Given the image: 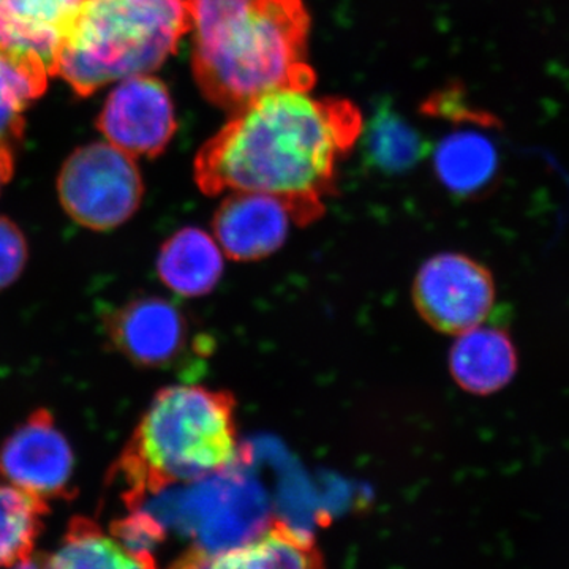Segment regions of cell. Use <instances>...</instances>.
<instances>
[{"instance_id":"1","label":"cell","mask_w":569,"mask_h":569,"mask_svg":"<svg viewBox=\"0 0 569 569\" xmlns=\"http://www.w3.org/2000/svg\"><path fill=\"white\" fill-rule=\"evenodd\" d=\"M362 116L343 99L280 89L233 112L194 159L206 194L258 192L290 206L295 223L323 216L336 190L337 167L355 148Z\"/></svg>"},{"instance_id":"2","label":"cell","mask_w":569,"mask_h":569,"mask_svg":"<svg viewBox=\"0 0 569 569\" xmlns=\"http://www.w3.org/2000/svg\"><path fill=\"white\" fill-rule=\"evenodd\" d=\"M194 81L233 112L280 89L312 91L310 17L302 0H183Z\"/></svg>"},{"instance_id":"3","label":"cell","mask_w":569,"mask_h":569,"mask_svg":"<svg viewBox=\"0 0 569 569\" xmlns=\"http://www.w3.org/2000/svg\"><path fill=\"white\" fill-rule=\"evenodd\" d=\"M236 400L230 392L176 385L153 397L112 468L123 500L140 508L179 482L203 481L238 462Z\"/></svg>"},{"instance_id":"4","label":"cell","mask_w":569,"mask_h":569,"mask_svg":"<svg viewBox=\"0 0 569 569\" xmlns=\"http://www.w3.org/2000/svg\"><path fill=\"white\" fill-rule=\"evenodd\" d=\"M190 32L183 0H82L71 22L56 77L88 97L159 70Z\"/></svg>"},{"instance_id":"5","label":"cell","mask_w":569,"mask_h":569,"mask_svg":"<svg viewBox=\"0 0 569 569\" xmlns=\"http://www.w3.org/2000/svg\"><path fill=\"white\" fill-rule=\"evenodd\" d=\"M59 200L74 222L89 230L121 227L140 208L144 186L133 157L110 142L77 149L58 179Z\"/></svg>"},{"instance_id":"6","label":"cell","mask_w":569,"mask_h":569,"mask_svg":"<svg viewBox=\"0 0 569 569\" xmlns=\"http://www.w3.org/2000/svg\"><path fill=\"white\" fill-rule=\"evenodd\" d=\"M103 325L112 348L144 369H189L208 343L193 335L186 313L160 296L130 299L108 312Z\"/></svg>"},{"instance_id":"7","label":"cell","mask_w":569,"mask_h":569,"mask_svg":"<svg viewBox=\"0 0 569 569\" xmlns=\"http://www.w3.org/2000/svg\"><path fill=\"white\" fill-rule=\"evenodd\" d=\"M413 302L427 325L459 336L486 323L496 305V282L489 269L473 258L440 253L419 269Z\"/></svg>"},{"instance_id":"8","label":"cell","mask_w":569,"mask_h":569,"mask_svg":"<svg viewBox=\"0 0 569 569\" xmlns=\"http://www.w3.org/2000/svg\"><path fill=\"white\" fill-rule=\"evenodd\" d=\"M73 471L70 443L44 408L33 411L0 447V477L40 500L73 497Z\"/></svg>"},{"instance_id":"9","label":"cell","mask_w":569,"mask_h":569,"mask_svg":"<svg viewBox=\"0 0 569 569\" xmlns=\"http://www.w3.org/2000/svg\"><path fill=\"white\" fill-rule=\"evenodd\" d=\"M110 144L130 157H156L173 140V100L162 81L138 74L119 81L97 121Z\"/></svg>"},{"instance_id":"10","label":"cell","mask_w":569,"mask_h":569,"mask_svg":"<svg viewBox=\"0 0 569 569\" xmlns=\"http://www.w3.org/2000/svg\"><path fill=\"white\" fill-rule=\"evenodd\" d=\"M81 2L0 0V48L41 80H50Z\"/></svg>"},{"instance_id":"11","label":"cell","mask_w":569,"mask_h":569,"mask_svg":"<svg viewBox=\"0 0 569 569\" xmlns=\"http://www.w3.org/2000/svg\"><path fill=\"white\" fill-rule=\"evenodd\" d=\"M295 222L290 206L268 193L234 192L217 209L213 234L234 261H257L277 252Z\"/></svg>"},{"instance_id":"12","label":"cell","mask_w":569,"mask_h":569,"mask_svg":"<svg viewBox=\"0 0 569 569\" xmlns=\"http://www.w3.org/2000/svg\"><path fill=\"white\" fill-rule=\"evenodd\" d=\"M170 569H325L312 537L274 520L238 548H193Z\"/></svg>"},{"instance_id":"13","label":"cell","mask_w":569,"mask_h":569,"mask_svg":"<svg viewBox=\"0 0 569 569\" xmlns=\"http://www.w3.org/2000/svg\"><path fill=\"white\" fill-rule=\"evenodd\" d=\"M518 350L507 331L479 325L458 336L449 351V370L463 391L489 396L511 383L518 372Z\"/></svg>"},{"instance_id":"14","label":"cell","mask_w":569,"mask_h":569,"mask_svg":"<svg viewBox=\"0 0 569 569\" xmlns=\"http://www.w3.org/2000/svg\"><path fill=\"white\" fill-rule=\"evenodd\" d=\"M219 242L200 230L187 227L167 239L157 260V272L171 291L186 298L211 293L223 272Z\"/></svg>"},{"instance_id":"15","label":"cell","mask_w":569,"mask_h":569,"mask_svg":"<svg viewBox=\"0 0 569 569\" xmlns=\"http://www.w3.org/2000/svg\"><path fill=\"white\" fill-rule=\"evenodd\" d=\"M362 156L366 164L381 173L399 174L411 170L429 152V141L392 107L381 100L369 121L362 122Z\"/></svg>"},{"instance_id":"16","label":"cell","mask_w":569,"mask_h":569,"mask_svg":"<svg viewBox=\"0 0 569 569\" xmlns=\"http://www.w3.org/2000/svg\"><path fill=\"white\" fill-rule=\"evenodd\" d=\"M47 569H157L152 552H134L91 519L71 520L61 548L44 560Z\"/></svg>"},{"instance_id":"17","label":"cell","mask_w":569,"mask_h":569,"mask_svg":"<svg viewBox=\"0 0 569 569\" xmlns=\"http://www.w3.org/2000/svg\"><path fill=\"white\" fill-rule=\"evenodd\" d=\"M436 173L449 192H481L496 178L498 153L493 142L475 130L451 133L433 152Z\"/></svg>"},{"instance_id":"18","label":"cell","mask_w":569,"mask_h":569,"mask_svg":"<svg viewBox=\"0 0 569 569\" xmlns=\"http://www.w3.org/2000/svg\"><path fill=\"white\" fill-rule=\"evenodd\" d=\"M47 512V501L0 485V568L31 557Z\"/></svg>"},{"instance_id":"19","label":"cell","mask_w":569,"mask_h":569,"mask_svg":"<svg viewBox=\"0 0 569 569\" xmlns=\"http://www.w3.org/2000/svg\"><path fill=\"white\" fill-rule=\"evenodd\" d=\"M48 81L0 48V153L13 156L24 132V111L47 91Z\"/></svg>"},{"instance_id":"20","label":"cell","mask_w":569,"mask_h":569,"mask_svg":"<svg viewBox=\"0 0 569 569\" xmlns=\"http://www.w3.org/2000/svg\"><path fill=\"white\" fill-rule=\"evenodd\" d=\"M111 535L134 552H152L164 539V526L151 511L137 508L132 515L112 523Z\"/></svg>"},{"instance_id":"21","label":"cell","mask_w":569,"mask_h":569,"mask_svg":"<svg viewBox=\"0 0 569 569\" xmlns=\"http://www.w3.org/2000/svg\"><path fill=\"white\" fill-rule=\"evenodd\" d=\"M28 261V242L20 228L0 217V291L21 276Z\"/></svg>"},{"instance_id":"22","label":"cell","mask_w":569,"mask_h":569,"mask_svg":"<svg viewBox=\"0 0 569 569\" xmlns=\"http://www.w3.org/2000/svg\"><path fill=\"white\" fill-rule=\"evenodd\" d=\"M13 176V156H7V153H0V189L3 183L10 181Z\"/></svg>"},{"instance_id":"23","label":"cell","mask_w":569,"mask_h":569,"mask_svg":"<svg viewBox=\"0 0 569 569\" xmlns=\"http://www.w3.org/2000/svg\"><path fill=\"white\" fill-rule=\"evenodd\" d=\"M13 569H47L44 567V560L43 559H31V557H28V559L18 561V563H14Z\"/></svg>"}]
</instances>
